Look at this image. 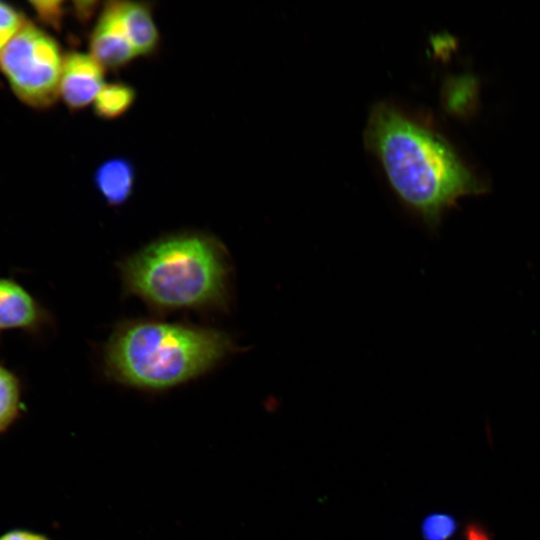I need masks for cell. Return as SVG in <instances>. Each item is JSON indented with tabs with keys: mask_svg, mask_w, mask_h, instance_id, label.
I'll use <instances>...</instances> for the list:
<instances>
[{
	"mask_svg": "<svg viewBox=\"0 0 540 540\" xmlns=\"http://www.w3.org/2000/svg\"><path fill=\"white\" fill-rule=\"evenodd\" d=\"M64 57L50 34L26 23L0 54V71L23 103L43 109L59 97Z\"/></svg>",
	"mask_w": 540,
	"mask_h": 540,
	"instance_id": "4",
	"label": "cell"
},
{
	"mask_svg": "<svg viewBox=\"0 0 540 540\" xmlns=\"http://www.w3.org/2000/svg\"><path fill=\"white\" fill-rule=\"evenodd\" d=\"M93 183L110 206H120L130 199L136 183V168L126 157L106 159L95 169Z\"/></svg>",
	"mask_w": 540,
	"mask_h": 540,
	"instance_id": "8",
	"label": "cell"
},
{
	"mask_svg": "<svg viewBox=\"0 0 540 540\" xmlns=\"http://www.w3.org/2000/svg\"><path fill=\"white\" fill-rule=\"evenodd\" d=\"M75 4V10L77 13V16L82 21H87L90 18H92L98 9V6L100 5L97 1H84V2H77Z\"/></svg>",
	"mask_w": 540,
	"mask_h": 540,
	"instance_id": "16",
	"label": "cell"
},
{
	"mask_svg": "<svg viewBox=\"0 0 540 540\" xmlns=\"http://www.w3.org/2000/svg\"><path fill=\"white\" fill-rule=\"evenodd\" d=\"M49 316L42 305L13 279L0 277V333L19 329L38 332Z\"/></svg>",
	"mask_w": 540,
	"mask_h": 540,
	"instance_id": "7",
	"label": "cell"
},
{
	"mask_svg": "<svg viewBox=\"0 0 540 540\" xmlns=\"http://www.w3.org/2000/svg\"><path fill=\"white\" fill-rule=\"evenodd\" d=\"M105 68L90 54L79 51L64 57L59 97L71 110H81L94 102L105 85Z\"/></svg>",
	"mask_w": 540,
	"mask_h": 540,
	"instance_id": "6",
	"label": "cell"
},
{
	"mask_svg": "<svg viewBox=\"0 0 540 540\" xmlns=\"http://www.w3.org/2000/svg\"><path fill=\"white\" fill-rule=\"evenodd\" d=\"M118 9L127 36L139 56H151L160 44V34L147 2L118 1Z\"/></svg>",
	"mask_w": 540,
	"mask_h": 540,
	"instance_id": "9",
	"label": "cell"
},
{
	"mask_svg": "<svg viewBox=\"0 0 540 540\" xmlns=\"http://www.w3.org/2000/svg\"><path fill=\"white\" fill-rule=\"evenodd\" d=\"M26 23L19 10L0 1V54Z\"/></svg>",
	"mask_w": 540,
	"mask_h": 540,
	"instance_id": "13",
	"label": "cell"
},
{
	"mask_svg": "<svg viewBox=\"0 0 540 540\" xmlns=\"http://www.w3.org/2000/svg\"><path fill=\"white\" fill-rule=\"evenodd\" d=\"M89 54L105 69L118 70L136 57L120 17L118 1L106 2L89 38Z\"/></svg>",
	"mask_w": 540,
	"mask_h": 540,
	"instance_id": "5",
	"label": "cell"
},
{
	"mask_svg": "<svg viewBox=\"0 0 540 540\" xmlns=\"http://www.w3.org/2000/svg\"><path fill=\"white\" fill-rule=\"evenodd\" d=\"M235 351V343L221 330L140 319L114 329L103 360L113 380L158 391L208 373Z\"/></svg>",
	"mask_w": 540,
	"mask_h": 540,
	"instance_id": "3",
	"label": "cell"
},
{
	"mask_svg": "<svg viewBox=\"0 0 540 540\" xmlns=\"http://www.w3.org/2000/svg\"><path fill=\"white\" fill-rule=\"evenodd\" d=\"M457 530V521L447 513H432L421 524V533L425 540H449Z\"/></svg>",
	"mask_w": 540,
	"mask_h": 540,
	"instance_id": "12",
	"label": "cell"
},
{
	"mask_svg": "<svg viewBox=\"0 0 540 540\" xmlns=\"http://www.w3.org/2000/svg\"><path fill=\"white\" fill-rule=\"evenodd\" d=\"M135 89L123 82H112L102 87L93 102L95 115L103 120H114L124 115L134 104Z\"/></svg>",
	"mask_w": 540,
	"mask_h": 540,
	"instance_id": "10",
	"label": "cell"
},
{
	"mask_svg": "<svg viewBox=\"0 0 540 540\" xmlns=\"http://www.w3.org/2000/svg\"><path fill=\"white\" fill-rule=\"evenodd\" d=\"M125 289L160 310H225L232 267L214 236L181 232L151 242L120 264Z\"/></svg>",
	"mask_w": 540,
	"mask_h": 540,
	"instance_id": "2",
	"label": "cell"
},
{
	"mask_svg": "<svg viewBox=\"0 0 540 540\" xmlns=\"http://www.w3.org/2000/svg\"><path fill=\"white\" fill-rule=\"evenodd\" d=\"M21 395L19 378L0 364V434L19 418Z\"/></svg>",
	"mask_w": 540,
	"mask_h": 540,
	"instance_id": "11",
	"label": "cell"
},
{
	"mask_svg": "<svg viewBox=\"0 0 540 540\" xmlns=\"http://www.w3.org/2000/svg\"><path fill=\"white\" fill-rule=\"evenodd\" d=\"M365 143L399 198L430 228L457 199L485 189L440 135L389 104L373 108Z\"/></svg>",
	"mask_w": 540,
	"mask_h": 540,
	"instance_id": "1",
	"label": "cell"
},
{
	"mask_svg": "<svg viewBox=\"0 0 540 540\" xmlns=\"http://www.w3.org/2000/svg\"><path fill=\"white\" fill-rule=\"evenodd\" d=\"M41 4L44 7L37 6V10L44 19L48 20L53 25H58L63 16L62 2H47Z\"/></svg>",
	"mask_w": 540,
	"mask_h": 540,
	"instance_id": "14",
	"label": "cell"
},
{
	"mask_svg": "<svg viewBox=\"0 0 540 540\" xmlns=\"http://www.w3.org/2000/svg\"><path fill=\"white\" fill-rule=\"evenodd\" d=\"M0 540H50L45 535L24 529L9 530L0 535Z\"/></svg>",
	"mask_w": 540,
	"mask_h": 540,
	"instance_id": "15",
	"label": "cell"
}]
</instances>
